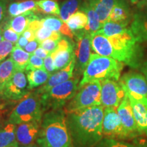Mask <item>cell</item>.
<instances>
[{
    "instance_id": "6da1fadb",
    "label": "cell",
    "mask_w": 147,
    "mask_h": 147,
    "mask_svg": "<svg viewBox=\"0 0 147 147\" xmlns=\"http://www.w3.org/2000/svg\"><path fill=\"white\" fill-rule=\"evenodd\" d=\"M104 107L102 105L66 113L74 147H94L103 138Z\"/></svg>"
},
{
    "instance_id": "7a4b0ae2",
    "label": "cell",
    "mask_w": 147,
    "mask_h": 147,
    "mask_svg": "<svg viewBox=\"0 0 147 147\" xmlns=\"http://www.w3.org/2000/svg\"><path fill=\"white\" fill-rule=\"evenodd\" d=\"M91 36L92 49L97 54L113 58L134 68L141 65V49L130 29L110 37L97 32Z\"/></svg>"
},
{
    "instance_id": "3957f363",
    "label": "cell",
    "mask_w": 147,
    "mask_h": 147,
    "mask_svg": "<svg viewBox=\"0 0 147 147\" xmlns=\"http://www.w3.org/2000/svg\"><path fill=\"white\" fill-rule=\"evenodd\" d=\"M36 142L40 147H74L65 110H51L42 117Z\"/></svg>"
},
{
    "instance_id": "277c9868",
    "label": "cell",
    "mask_w": 147,
    "mask_h": 147,
    "mask_svg": "<svg viewBox=\"0 0 147 147\" xmlns=\"http://www.w3.org/2000/svg\"><path fill=\"white\" fill-rule=\"evenodd\" d=\"M123 65V62L113 58L92 53L79 86L94 80L101 81L106 79L118 81Z\"/></svg>"
},
{
    "instance_id": "5b68a950",
    "label": "cell",
    "mask_w": 147,
    "mask_h": 147,
    "mask_svg": "<svg viewBox=\"0 0 147 147\" xmlns=\"http://www.w3.org/2000/svg\"><path fill=\"white\" fill-rule=\"evenodd\" d=\"M21 100L9 116V123L19 125L42 120L45 110L40 94L35 91L26 94Z\"/></svg>"
},
{
    "instance_id": "8992f818",
    "label": "cell",
    "mask_w": 147,
    "mask_h": 147,
    "mask_svg": "<svg viewBox=\"0 0 147 147\" xmlns=\"http://www.w3.org/2000/svg\"><path fill=\"white\" fill-rule=\"evenodd\" d=\"M79 84L78 77H71L40 95L44 110L61 108L76 94Z\"/></svg>"
},
{
    "instance_id": "52a82bcc",
    "label": "cell",
    "mask_w": 147,
    "mask_h": 147,
    "mask_svg": "<svg viewBox=\"0 0 147 147\" xmlns=\"http://www.w3.org/2000/svg\"><path fill=\"white\" fill-rule=\"evenodd\" d=\"M100 105H102L101 82L100 80H94L79 86L76 94L64 110L65 113H69L77 110Z\"/></svg>"
},
{
    "instance_id": "ba28073f",
    "label": "cell",
    "mask_w": 147,
    "mask_h": 147,
    "mask_svg": "<svg viewBox=\"0 0 147 147\" xmlns=\"http://www.w3.org/2000/svg\"><path fill=\"white\" fill-rule=\"evenodd\" d=\"M119 83L128 96L142 104L147 108V80L144 75L129 72L119 79Z\"/></svg>"
},
{
    "instance_id": "9c48e42d",
    "label": "cell",
    "mask_w": 147,
    "mask_h": 147,
    "mask_svg": "<svg viewBox=\"0 0 147 147\" xmlns=\"http://www.w3.org/2000/svg\"><path fill=\"white\" fill-rule=\"evenodd\" d=\"M117 108L113 106L104 108L102 123L103 137L115 140L131 139L121 123L117 113Z\"/></svg>"
},
{
    "instance_id": "30bf717a",
    "label": "cell",
    "mask_w": 147,
    "mask_h": 147,
    "mask_svg": "<svg viewBox=\"0 0 147 147\" xmlns=\"http://www.w3.org/2000/svg\"><path fill=\"white\" fill-rule=\"evenodd\" d=\"M76 36V46L74 49L76 59V72H84L89 61L91 53V34L86 30H80L74 33Z\"/></svg>"
},
{
    "instance_id": "8fae6325",
    "label": "cell",
    "mask_w": 147,
    "mask_h": 147,
    "mask_svg": "<svg viewBox=\"0 0 147 147\" xmlns=\"http://www.w3.org/2000/svg\"><path fill=\"white\" fill-rule=\"evenodd\" d=\"M101 102L105 107H118L126 93L120 83L111 79L101 80Z\"/></svg>"
},
{
    "instance_id": "7c38bea8",
    "label": "cell",
    "mask_w": 147,
    "mask_h": 147,
    "mask_svg": "<svg viewBox=\"0 0 147 147\" xmlns=\"http://www.w3.org/2000/svg\"><path fill=\"white\" fill-rule=\"evenodd\" d=\"M27 84L23 71L17 69L0 93L9 100H21L27 93Z\"/></svg>"
},
{
    "instance_id": "4fadbf2b",
    "label": "cell",
    "mask_w": 147,
    "mask_h": 147,
    "mask_svg": "<svg viewBox=\"0 0 147 147\" xmlns=\"http://www.w3.org/2000/svg\"><path fill=\"white\" fill-rule=\"evenodd\" d=\"M117 113L124 128L129 134L131 138H136L138 136L141 135L138 129L133 109L127 94L117 108Z\"/></svg>"
},
{
    "instance_id": "5bb4252c",
    "label": "cell",
    "mask_w": 147,
    "mask_h": 147,
    "mask_svg": "<svg viewBox=\"0 0 147 147\" xmlns=\"http://www.w3.org/2000/svg\"><path fill=\"white\" fill-rule=\"evenodd\" d=\"M56 70L64 68L75 57L73 45L66 38H61L55 50L51 53Z\"/></svg>"
},
{
    "instance_id": "9a60e30c",
    "label": "cell",
    "mask_w": 147,
    "mask_h": 147,
    "mask_svg": "<svg viewBox=\"0 0 147 147\" xmlns=\"http://www.w3.org/2000/svg\"><path fill=\"white\" fill-rule=\"evenodd\" d=\"M42 120L19 124L16 129V136L18 144L23 146L34 144L39 134Z\"/></svg>"
},
{
    "instance_id": "2e32d148",
    "label": "cell",
    "mask_w": 147,
    "mask_h": 147,
    "mask_svg": "<svg viewBox=\"0 0 147 147\" xmlns=\"http://www.w3.org/2000/svg\"><path fill=\"white\" fill-rule=\"evenodd\" d=\"M75 65H76V59L74 57L69 62L68 65L65 66L64 68L60 69L57 72L51 74L47 82L36 91L38 94L42 95L46 92L49 91L55 86L70 79L71 77H73V71L75 68Z\"/></svg>"
},
{
    "instance_id": "e0dca14e",
    "label": "cell",
    "mask_w": 147,
    "mask_h": 147,
    "mask_svg": "<svg viewBox=\"0 0 147 147\" xmlns=\"http://www.w3.org/2000/svg\"><path fill=\"white\" fill-rule=\"evenodd\" d=\"M128 96V95H127ZM133 109L138 129L140 134H144L147 136V108L131 97L128 96Z\"/></svg>"
},
{
    "instance_id": "ac0fdd59",
    "label": "cell",
    "mask_w": 147,
    "mask_h": 147,
    "mask_svg": "<svg viewBox=\"0 0 147 147\" xmlns=\"http://www.w3.org/2000/svg\"><path fill=\"white\" fill-rule=\"evenodd\" d=\"M42 26L52 31L61 33L70 39H74V33L69 29L67 23L64 22L61 18L53 16H48L40 19Z\"/></svg>"
},
{
    "instance_id": "d6986e66",
    "label": "cell",
    "mask_w": 147,
    "mask_h": 147,
    "mask_svg": "<svg viewBox=\"0 0 147 147\" xmlns=\"http://www.w3.org/2000/svg\"><path fill=\"white\" fill-rule=\"evenodd\" d=\"M38 18L39 16L36 15L35 12L29 11L12 17L11 19L8 20L5 25L13 29L17 34L22 35L24 31L27 28L30 22Z\"/></svg>"
},
{
    "instance_id": "ffe728a7",
    "label": "cell",
    "mask_w": 147,
    "mask_h": 147,
    "mask_svg": "<svg viewBox=\"0 0 147 147\" xmlns=\"http://www.w3.org/2000/svg\"><path fill=\"white\" fill-rule=\"evenodd\" d=\"M80 10L85 12L88 17V24L84 29V30L93 34L102 28V25L99 19V16L89 0H85L82 3Z\"/></svg>"
},
{
    "instance_id": "44dd1931",
    "label": "cell",
    "mask_w": 147,
    "mask_h": 147,
    "mask_svg": "<svg viewBox=\"0 0 147 147\" xmlns=\"http://www.w3.org/2000/svg\"><path fill=\"white\" fill-rule=\"evenodd\" d=\"M130 29L138 42L147 40V11L135 15Z\"/></svg>"
},
{
    "instance_id": "7402d4cb",
    "label": "cell",
    "mask_w": 147,
    "mask_h": 147,
    "mask_svg": "<svg viewBox=\"0 0 147 147\" xmlns=\"http://www.w3.org/2000/svg\"><path fill=\"white\" fill-rule=\"evenodd\" d=\"M96 11L102 25L108 21L112 9L117 0H89Z\"/></svg>"
},
{
    "instance_id": "603a6c76",
    "label": "cell",
    "mask_w": 147,
    "mask_h": 147,
    "mask_svg": "<svg viewBox=\"0 0 147 147\" xmlns=\"http://www.w3.org/2000/svg\"><path fill=\"white\" fill-rule=\"evenodd\" d=\"M51 76V74L46 70L45 68L37 69L27 71V78L28 80V89H32L45 84Z\"/></svg>"
},
{
    "instance_id": "cb8c5ba5",
    "label": "cell",
    "mask_w": 147,
    "mask_h": 147,
    "mask_svg": "<svg viewBox=\"0 0 147 147\" xmlns=\"http://www.w3.org/2000/svg\"><path fill=\"white\" fill-rule=\"evenodd\" d=\"M130 12L123 0H117L112 9L108 21L113 22H129Z\"/></svg>"
},
{
    "instance_id": "d4e9b609",
    "label": "cell",
    "mask_w": 147,
    "mask_h": 147,
    "mask_svg": "<svg viewBox=\"0 0 147 147\" xmlns=\"http://www.w3.org/2000/svg\"><path fill=\"white\" fill-rule=\"evenodd\" d=\"M16 129L15 125L8 123L0 130V147H18Z\"/></svg>"
},
{
    "instance_id": "484cf974",
    "label": "cell",
    "mask_w": 147,
    "mask_h": 147,
    "mask_svg": "<svg viewBox=\"0 0 147 147\" xmlns=\"http://www.w3.org/2000/svg\"><path fill=\"white\" fill-rule=\"evenodd\" d=\"M128 23L129 22H113L108 21L103 24L102 28L97 32L106 37L115 36L127 30Z\"/></svg>"
},
{
    "instance_id": "4316f807",
    "label": "cell",
    "mask_w": 147,
    "mask_h": 147,
    "mask_svg": "<svg viewBox=\"0 0 147 147\" xmlns=\"http://www.w3.org/2000/svg\"><path fill=\"white\" fill-rule=\"evenodd\" d=\"M17 70L13 60L11 58L0 63V91L3 89L14 74Z\"/></svg>"
},
{
    "instance_id": "83f0119b",
    "label": "cell",
    "mask_w": 147,
    "mask_h": 147,
    "mask_svg": "<svg viewBox=\"0 0 147 147\" xmlns=\"http://www.w3.org/2000/svg\"><path fill=\"white\" fill-rule=\"evenodd\" d=\"M31 54L21 48L15 46L10 54V58L13 60L16 69L24 71L26 69Z\"/></svg>"
},
{
    "instance_id": "f1b7e54d",
    "label": "cell",
    "mask_w": 147,
    "mask_h": 147,
    "mask_svg": "<svg viewBox=\"0 0 147 147\" xmlns=\"http://www.w3.org/2000/svg\"><path fill=\"white\" fill-rule=\"evenodd\" d=\"M69 29L74 33L82 30L87 27L88 24V17L85 12L78 10L70 16L66 22Z\"/></svg>"
},
{
    "instance_id": "f546056e",
    "label": "cell",
    "mask_w": 147,
    "mask_h": 147,
    "mask_svg": "<svg viewBox=\"0 0 147 147\" xmlns=\"http://www.w3.org/2000/svg\"><path fill=\"white\" fill-rule=\"evenodd\" d=\"M82 3V0H65L61 5L59 16L66 23L72 14L80 10Z\"/></svg>"
},
{
    "instance_id": "4dcf8cb0",
    "label": "cell",
    "mask_w": 147,
    "mask_h": 147,
    "mask_svg": "<svg viewBox=\"0 0 147 147\" xmlns=\"http://www.w3.org/2000/svg\"><path fill=\"white\" fill-rule=\"evenodd\" d=\"M37 4L42 13L59 16L60 7L55 0H38Z\"/></svg>"
},
{
    "instance_id": "1f68e13d",
    "label": "cell",
    "mask_w": 147,
    "mask_h": 147,
    "mask_svg": "<svg viewBox=\"0 0 147 147\" xmlns=\"http://www.w3.org/2000/svg\"><path fill=\"white\" fill-rule=\"evenodd\" d=\"M36 40L40 42V44L44 40L47 39H53L55 40H60L61 39V34L59 32H55L51 29L46 28L42 26L38 28L35 32Z\"/></svg>"
},
{
    "instance_id": "d6a6232c",
    "label": "cell",
    "mask_w": 147,
    "mask_h": 147,
    "mask_svg": "<svg viewBox=\"0 0 147 147\" xmlns=\"http://www.w3.org/2000/svg\"><path fill=\"white\" fill-rule=\"evenodd\" d=\"M94 147H135V144L118 140L103 138Z\"/></svg>"
},
{
    "instance_id": "836d02e7",
    "label": "cell",
    "mask_w": 147,
    "mask_h": 147,
    "mask_svg": "<svg viewBox=\"0 0 147 147\" xmlns=\"http://www.w3.org/2000/svg\"><path fill=\"white\" fill-rule=\"evenodd\" d=\"M18 10L21 14L29 11L35 12H40L37 4V1L35 0H25V1H20L18 2Z\"/></svg>"
},
{
    "instance_id": "e575fe53",
    "label": "cell",
    "mask_w": 147,
    "mask_h": 147,
    "mask_svg": "<svg viewBox=\"0 0 147 147\" xmlns=\"http://www.w3.org/2000/svg\"><path fill=\"white\" fill-rule=\"evenodd\" d=\"M14 44L3 39L0 42V63L3 61L5 58L11 54Z\"/></svg>"
},
{
    "instance_id": "d590c367",
    "label": "cell",
    "mask_w": 147,
    "mask_h": 147,
    "mask_svg": "<svg viewBox=\"0 0 147 147\" xmlns=\"http://www.w3.org/2000/svg\"><path fill=\"white\" fill-rule=\"evenodd\" d=\"M3 28V39L9 41L13 44H16L21 35L18 34L14 32L12 29L7 25H4Z\"/></svg>"
},
{
    "instance_id": "8d00e7d4",
    "label": "cell",
    "mask_w": 147,
    "mask_h": 147,
    "mask_svg": "<svg viewBox=\"0 0 147 147\" xmlns=\"http://www.w3.org/2000/svg\"><path fill=\"white\" fill-rule=\"evenodd\" d=\"M41 68H45L44 61L42 60V59L34 54H31L28 64L26 67V70H34V69Z\"/></svg>"
},
{
    "instance_id": "74e56055",
    "label": "cell",
    "mask_w": 147,
    "mask_h": 147,
    "mask_svg": "<svg viewBox=\"0 0 147 147\" xmlns=\"http://www.w3.org/2000/svg\"><path fill=\"white\" fill-rule=\"evenodd\" d=\"M59 40H55L53 39H47L44 40L40 44V47L43 48L46 51H49V53H52L55 50L57 47Z\"/></svg>"
},
{
    "instance_id": "f35d334b",
    "label": "cell",
    "mask_w": 147,
    "mask_h": 147,
    "mask_svg": "<svg viewBox=\"0 0 147 147\" xmlns=\"http://www.w3.org/2000/svg\"><path fill=\"white\" fill-rule=\"evenodd\" d=\"M51 53L44 60V66H45V68L46 70L49 71L50 74L53 73L55 70H56L55 67L54 61H53V59L52 56H51Z\"/></svg>"
},
{
    "instance_id": "ab89813d",
    "label": "cell",
    "mask_w": 147,
    "mask_h": 147,
    "mask_svg": "<svg viewBox=\"0 0 147 147\" xmlns=\"http://www.w3.org/2000/svg\"><path fill=\"white\" fill-rule=\"evenodd\" d=\"M8 14L11 17H14V16L20 15L19 10H18V2H13L9 5L8 8Z\"/></svg>"
},
{
    "instance_id": "60d3db41",
    "label": "cell",
    "mask_w": 147,
    "mask_h": 147,
    "mask_svg": "<svg viewBox=\"0 0 147 147\" xmlns=\"http://www.w3.org/2000/svg\"><path fill=\"white\" fill-rule=\"evenodd\" d=\"M40 47V42L37 40H34L33 41L29 42L28 44L25 46V47L24 48L25 51H27V53L32 54L35 51Z\"/></svg>"
},
{
    "instance_id": "b9f144b4",
    "label": "cell",
    "mask_w": 147,
    "mask_h": 147,
    "mask_svg": "<svg viewBox=\"0 0 147 147\" xmlns=\"http://www.w3.org/2000/svg\"><path fill=\"white\" fill-rule=\"evenodd\" d=\"M22 36H23L24 37H25V38H26V39L28 40L29 42H31V41H33V40H36V34H35V32L32 30V29L29 28V27H27V28L25 29V31H24L23 34H22Z\"/></svg>"
},
{
    "instance_id": "7bdbcfd3",
    "label": "cell",
    "mask_w": 147,
    "mask_h": 147,
    "mask_svg": "<svg viewBox=\"0 0 147 147\" xmlns=\"http://www.w3.org/2000/svg\"><path fill=\"white\" fill-rule=\"evenodd\" d=\"M50 53H49V51H46L45 49H43V48L39 47L34 53H32V54L36 55V56L39 57L42 59H45L48 55L50 54Z\"/></svg>"
},
{
    "instance_id": "ee69618b",
    "label": "cell",
    "mask_w": 147,
    "mask_h": 147,
    "mask_svg": "<svg viewBox=\"0 0 147 147\" xmlns=\"http://www.w3.org/2000/svg\"><path fill=\"white\" fill-rule=\"evenodd\" d=\"M6 11V3L4 1L0 0V24L4 20Z\"/></svg>"
},
{
    "instance_id": "f6af8a7d",
    "label": "cell",
    "mask_w": 147,
    "mask_h": 147,
    "mask_svg": "<svg viewBox=\"0 0 147 147\" xmlns=\"http://www.w3.org/2000/svg\"><path fill=\"white\" fill-rule=\"evenodd\" d=\"M28 42H29L28 40H27L23 36H22L21 35V36H20L19 39H18L17 42H16V47L21 48V49H24V48L25 47V46L28 44Z\"/></svg>"
},
{
    "instance_id": "bcb514c9",
    "label": "cell",
    "mask_w": 147,
    "mask_h": 147,
    "mask_svg": "<svg viewBox=\"0 0 147 147\" xmlns=\"http://www.w3.org/2000/svg\"><path fill=\"white\" fill-rule=\"evenodd\" d=\"M135 147H147V140L145 139H136L134 143Z\"/></svg>"
},
{
    "instance_id": "7dc6e473",
    "label": "cell",
    "mask_w": 147,
    "mask_h": 147,
    "mask_svg": "<svg viewBox=\"0 0 147 147\" xmlns=\"http://www.w3.org/2000/svg\"><path fill=\"white\" fill-rule=\"evenodd\" d=\"M141 70H142L143 74L147 80V60L144 61L141 65Z\"/></svg>"
},
{
    "instance_id": "c3c4849f",
    "label": "cell",
    "mask_w": 147,
    "mask_h": 147,
    "mask_svg": "<svg viewBox=\"0 0 147 147\" xmlns=\"http://www.w3.org/2000/svg\"><path fill=\"white\" fill-rule=\"evenodd\" d=\"M131 3H134V4H138V3H147V0H130Z\"/></svg>"
},
{
    "instance_id": "681fc988",
    "label": "cell",
    "mask_w": 147,
    "mask_h": 147,
    "mask_svg": "<svg viewBox=\"0 0 147 147\" xmlns=\"http://www.w3.org/2000/svg\"><path fill=\"white\" fill-rule=\"evenodd\" d=\"M3 40V28L1 26H0V42Z\"/></svg>"
},
{
    "instance_id": "f907efd6",
    "label": "cell",
    "mask_w": 147,
    "mask_h": 147,
    "mask_svg": "<svg viewBox=\"0 0 147 147\" xmlns=\"http://www.w3.org/2000/svg\"><path fill=\"white\" fill-rule=\"evenodd\" d=\"M23 147H38V146H36V145L32 144V145H29V146H23Z\"/></svg>"
},
{
    "instance_id": "816d5d0a",
    "label": "cell",
    "mask_w": 147,
    "mask_h": 147,
    "mask_svg": "<svg viewBox=\"0 0 147 147\" xmlns=\"http://www.w3.org/2000/svg\"><path fill=\"white\" fill-rule=\"evenodd\" d=\"M1 1H6V0H1Z\"/></svg>"
}]
</instances>
